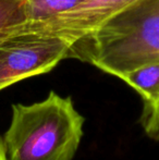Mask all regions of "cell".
I'll return each instance as SVG.
<instances>
[{
  "label": "cell",
  "mask_w": 159,
  "mask_h": 160,
  "mask_svg": "<svg viewBox=\"0 0 159 160\" xmlns=\"http://www.w3.org/2000/svg\"><path fill=\"white\" fill-rule=\"evenodd\" d=\"M67 58L121 78L159 62V0H137L75 40Z\"/></svg>",
  "instance_id": "1"
},
{
  "label": "cell",
  "mask_w": 159,
  "mask_h": 160,
  "mask_svg": "<svg viewBox=\"0 0 159 160\" xmlns=\"http://www.w3.org/2000/svg\"><path fill=\"white\" fill-rule=\"evenodd\" d=\"M72 42L38 33L13 34L0 40V92L32 76L50 72Z\"/></svg>",
  "instance_id": "3"
},
{
  "label": "cell",
  "mask_w": 159,
  "mask_h": 160,
  "mask_svg": "<svg viewBox=\"0 0 159 160\" xmlns=\"http://www.w3.org/2000/svg\"><path fill=\"white\" fill-rule=\"evenodd\" d=\"M85 118L71 97L50 92L42 101L12 105L1 136L6 160H72L83 137Z\"/></svg>",
  "instance_id": "2"
},
{
  "label": "cell",
  "mask_w": 159,
  "mask_h": 160,
  "mask_svg": "<svg viewBox=\"0 0 159 160\" xmlns=\"http://www.w3.org/2000/svg\"><path fill=\"white\" fill-rule=\"evenodd\" d=\"M137 0H84L79 6L49 19L23 22L13 34L38 33L62 37L73 44Z\"/></svg>",
  "instance_id": "4"
},
{
  "label": "cell",
  "mask_w": 159,
  "mask_h": 160,
  "mask_svg": "<svg viewBox=\"0 0 159 160\" xmlns=\"http://www.w3.org/2000/svg\"><path fill=\"white\" fill-rule=\"evenodd\" d=\"M140 121L147 136L159 142V100L155 103H144Z\"/></svg>",
  "instance_id": "8"
},
{
  "label": "cell",
  "mask_w": 159,
  "mask_h": 160,
  "mask_svg": "<svg viewBox=\"0 0 159 160\" xmlns=\"http://www.w3.org/2000/svg\"><path fill=\"white\" fill-rule=\"evenodd\" d=\"M84 0H25V22L42 21L79 6Z\"/></svg>",
  "instance_id": "6"
},
{
  "label": "cell",
  "mask_w": 159,
  "mask_h": 160,
  "mask_svg": "<svg viewBox=\"0 0 159 160\" xmlns=\"http://www.w3.org/2000/svg\"><path fill=\"white\" fill-rule=\"evenodd\" d=\"M25 21V0H0V40Z\"/></svg>",
  "instance_id": "7"
},
{
  "label": "cell",
  "mask_w": 159,
  "mask_h": 160,
  "mask_svg": "<svg viewBox=\"0 0 159 160\" xmlns=\"http://www.w3.org/2000/svg\"><path fill=\"white\" fill-rule=\"evenodd\" d=\"M121 80L140 94L144 103L159 100V62L143 65L123 75Z\"/></svg>",
  "instance_id": "5"
},
{
  "label": "cell",
  "mask_w": 159,
  "mask_h": 160,
  "mask_svg": "<svg viewBox=\"0 0 159 160\" xmlns=\"http://www.w3.org/2000/svg\"><path fill=\"white\" fill-rule=\"evenodd\" d=\"M0 160H6L3 154V149H2V142H1V136H0Z\"/></svg>",
  "instance_id": "9"
}]
</instances>
